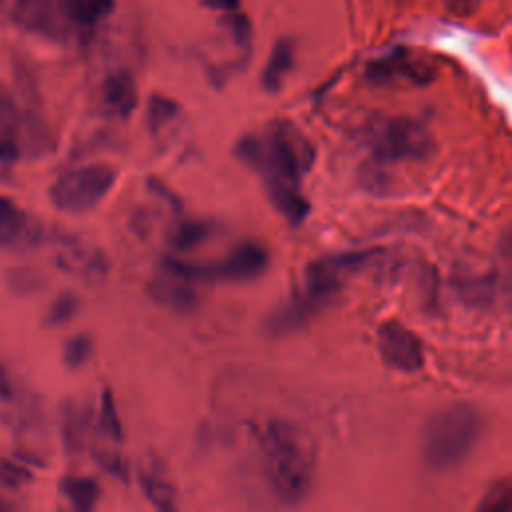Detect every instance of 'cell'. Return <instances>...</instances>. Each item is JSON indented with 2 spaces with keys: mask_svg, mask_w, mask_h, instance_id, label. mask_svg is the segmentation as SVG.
Instances as JSON below:
<instances>
[{
  "mask_svg": "<svg viewBox=\"0 0 512 512\" xmlns=\"http://www.w3.org/2000/svg\"><path fill=\"white\" fill-rule=\"evenodd\" d=\"M214 232L216 226L210 220H184L170 230L168 242L176 252H188L204 244Z\"/></svg>",
  "mask_w": 512,
  "mask_h": 512,
  "instance_id": "d6986e66",
  "label": "cell"
},
{
  "mask_svg": "<svg viewBox=\"0 0 512 512\" xmlns=\"http://www.w3.org/2000/svg\"><path fill=\"white\" fill-rule=\"evenodd\" d=\"M482 434V416L470 404H450L426 420L422 428V458L432 470L462 464Z\"/></svg>",
  "mask_w": 512,
  "mask_h": 512,
  "instance_id": "5b68a950",
  "label": "cell"
},
{
  "mask_svg": "<svg viewBox=\"0 0 512 512\" xmlns=\"http://www.w3.org/2000/svg\"><path fill=\"white\" fill-rule=\"evenodd\" d=\"M32 482V472L26 462L12 460L8 456H0V488L4 490H20Z\"/></svg>",
  "mask_w": 512,
  "mask_h": 512,
  "instance_id": "603a6c76",
  "label": "cell"
},
{
  "mask_svg": "<svg viewBox=\"0 0 512 512\" xmlns=\"http://www.w3.org/2000/svg\"><path fill=\"white\" fill-rule=\"evenodd\" d=\"M148 188H150V192H154L158 198H162L166 204H168V208H172V210H180V200H178V196L164 184V182H160L158 178H148Z\"/></svg>",
  "mask_w": 512,
  "mask_h": 512,
  "instance_id": "83f0119b",
  "label": "cell"
},
{
  "mask_svg": "<svg viewBox=\"0 0 512 512\" xmlns=\"http://www.w3.org/2000/svg\"><path fill=\"white\" fill-rule=\"evenodd\" d=\"M20 144L16 138L10 136H0V162L10 164L20 158Z\"/></svg>",
  "mask_w": 512,
  "mask_h": 512,
  "instance_id": "f1b7e54d",
  "label": "cell"
},
{
  "mask_svg": "<svg viewBox=\"0 0 512 512\" xmlns=\"http://www.w3.org/2000/svg\"><path fill=\"white\" fill-rule=\"evenodd\" d=\"M194 284L196 282L168 268H162V272L148 284V292L152 300L158 302L160 306H166L180 314H188V312H194L200 304V296Z\"/></svg>",
  "mask_w": 512,
  "mask_h": 512,
  "instance_id": "7c38bea8",
  "label": "cell"
},
{
  "mask_svg": "<svg viewBox=\"0 0 512 512\" xmlns=\"http://www.w3.org/2000/svg\"><path fill=\"white\" fill-rule=\"evenodd\" d=\"M114 10V0H16L14 20L54 42L88 38Z\"/></svg>",
  "mask_w": 512,
  "mask_h": 512,
  "instance_id": "277c9868",
  "label": "cell"
},
{
  "mask_svg": "<svg viewBox=\"0 0 512 512\" xmlns=\"http://www.w3.org/2000/svg\"><path fill=\"white\" fill-rule=\"evenodd\" d=\"M480 0H444L446 10H450L456 16H468L478 8Z\"/></svg>",
  "mask_w": 512,
  "mask_h": 512,
  "instance_id": "f546056e",
  "label": "cell"
},
{
  "mask_svg": "<svg viewBox=\"0 0 512 512\" xmlns=\"http://www.w3.org/2000/svg\"><path fill=\"white\" fill-rule=\"evenodd\" d=\"M52 256H54V264L62 272L82 282L98 284L108 274L106 254L98 246H94L92 242L76 234L56 232L52 240Z\"/></svg>",
  "mask_w": 512,
  "mask_h": 512,
  "instance_id": "ba28073f",
  "label": "cell"
},
{
  "mask_svg": "<svg viewBox=\"0 0 512 512\" xmlns=\"http://www.w3.org/2000/svg\"><path fill=\"white\" fill-rule=\"evenodd\" d=\"M178 114H180V106L172 98L162 96V94H152L148 98L146 120H148V128L152 132H160L166 126H170L178 118Z\"/></svg>",
  "mask_w": 512,
  "mask_h": 512,
  "instance_id": "7402d4cb",
  "label": "cell"
},
{
  "mask_svg": "<svg viewBox=\"0 0 512 512\" xmlns=\"http://www.w3.org/2000/svg\"><path fill=\"white\" fill-rule=\"evenodd\" d=\"M262 472L272 494L286 506L304 502L316 478L312 436L290 420H270L260 434Z\"/></svg>",
  "mask_w": 512,
  "mask_h": 512,
  "instance_id": "7a4b0ae2",
  "label": "cell"
},
{
  "mask_svg": "<svg viewBox=\"0 0 512 512\" xmlns=\"http://www.w3.org/2000/svg\"><path fill=\"white\" fill-rule=\"evenodd\" d=\"M0 402L4 404H14L18 402V386H16V380L12 378L10 370L0 364Z\"/></svg>",
  "mask_w": 512,
  "mask_h": 512,
  "instance_id": "4316f807",
  "label": "cell"
},
{
  "mask_svg": "<svg viewBox=\"0 0 512 512\" xmlns=\"http://www.w3.org/2000/svg\"><path fill=\"white\" fill-rule=\"evenodd\" d=\"M138 484L142 494L154 508L162 512H172L178 508L176 488L166 468L156 458H146L138 466Z\"/></svg>",
  "mask_w": 512,
  "mask_h": 512,
  "instance_id": "4fadbf2b",
  "label": "cell"
},
{
  "mask_svg": "<svg viewBox=\"0 0 512 512\" xmlns=\"http://www.w3.org/2000/svg\"><path fill=\"white\" fill-rule=\"evenodd\" d=\"M98 424L102 434L112 440V442H122L124 438V428L122 420L116 408V400L110 388H102L100 392V410H98Z\"/></svg>",
  "mask_w": 512,
  "mask_h": 512,
  "instance_id": "44dd1931",
  "label": "cell"
},
{
  "mask_svg": "<svg viewBox=\"0 0 512 512\" xmlns=\"http://www.w3.org/2000/svg\"><path fill=\"white\" fill-rule=\"evenodd\" d=\"M118 172L110 164H88L64 172L48 190L52 206L66 214H84L96 208L114 188Z\"/></svg>",
  "mask_w": 512,
  "mask_h": 512,
  "instance_id": "8992f818",
  "label": "cell"
},
{
  "mask_svg": "<svg viewBox=\"0 0 512 512\" xmlns=\"http://www.w3.org/2000/svg\"><path fill=\"white\" fill-rule=\"evenodd\" d=\"M60 492L64 498L80 512H90L102 494L100 484L90 478V476H80V474H68L60 482Z\"/></svg>",
  "mask_w": 512,
  "mask_h": 512,
  "instance_id": "ac0fdd59",
  "label": "cell"
},
{
  "mask_svg": "<svg viewBox=\"0 0 512 512\" xmlns=\"http://www.w3.org/2000/svg\"><path fill=\"white\" fill-rule=\"evenodd\" d=\"M6 510H12V504L0 496V512H6Z\"/></svg>",
  "mask_w": 512,
  "mask_h": 512,
  "instance_id": "1f68e13d",
  "label": "cell"
},
{
  "mask_svg": "<svg viewBox=\"0 0 512 512\" xmlns=\"http://www.w3.org/2000/svg\"><path fill=\"white\" fill-rule=\"evenodd\" d=\"M40 236V222L22 210L12 198L0 196V248L28 250L40 242Z\"/></svg>",
  "mask_w": 512,
  "mask_h": 512,
  "instance_id": "8fae6325",
  "label": "cell"
},
{
  "mask_svg": "<svg viewBox=\"0 0 512 512\" xmlns=\"http://www.w3.org/2000/svg\"><path fill=\"white\" fill-rule=\"evenodd\" d=\"M24 132H36L40 136L38 120L32 118V114H28L18 104L8 88L0 86V136H10L18 140V136H24Z\"/></svg>",
  "mask_w": 512,
  "mask_h": 512,
  "instance_id": "9a60e30c",
  "label": "cell"
},
{
  "mask_svg": "<svg viewBox=\"0 0 512 512\" xmlns=\"http://www.w3.org/2000/svg\"><path fill=\"white\" fill-rule=\"evenodd\" d=\"M94 458L96 462L100 464V468H104L110 476H114L116 480L120 482H128L130 478V470H128V462L116 454V452H108V450H96L94 452Z\"/></svg>",
  "mask_w": 512,
  "mask_h": 512,
  "instance_id": "484cf974",
  "label": "cell"
},
{
  "mask_svg": "<svg viewBox=\"0 0 512 512\" xmlns=\"http://www.w3.org/2000/svg\"><path fill=\"white\" fill-rule=\"evenodd\" d=\"M78 308H80V298L72 292H62L48 306V310L44 314V324L46 326H62L76 316Z\"/></svg>",
  "mask_w": 512,
  "mask_h": 512,
  "instance_id": "cb8c5ba5",
  "label": "cell"
},
{
  "mask_svg": "<svg viewBox=\"0 0 512 512\" xmlns=\"http://www.w3.org/2000/svg\"><path fill=\"white\" fill-rule=\"evenodd\" d=\"M378 352L390 368L402 374H414L424 366L422 340L398 320H386L380 324Z\"/></svg>",
  "mask_w": 512,
  "mask_h": 512,
  "instance_id": "9c48e42d",
  "label": "cell"
},
{
  "mask_svg": "<svg viewBox=\"0 0 512 512\" xmlns=\"http://www.w3.org/2000/svg\"><path fill=\"white\" fill-rule=\"evenodd\" d=\"M494 288L500 290V294L506 302V308L512 314V226L500 240Z\"/></svg>",
  "mask_w": 512,
  "mask_h": 512,
  "instance_id": "ffe728a7",
  "label": "cell"
},
{
  "mask_svg": "<svg viewBox=\"0 0 512 512\" xmlns=\"http://www.w3.org/2000/svg\"><path fill=\"white\" fill-rule=\"evenodd\" d=\"M100 94L104 108L118 118H128L138 104L136 80L128 70L110 72L102 82Z\"/></svg>",
  "mask_w": 512,
  "mask_h": 512,
  "instance_id": "5bb4252c",
  "label": "cell"
},
{
  "mask_svg": "<svg viewBox=\"0 0 512 512\" xmlns=\"http://www.w3.org/2000/svg\"><path fill=\"white\" fill-rule=\"evenodd\" d=\"M492 508H498V510H512V490L504 496H500L498 502L492 504Z\"/></svg>",
  "mask_w": 512,
  "mask_h": 512,
  "instance_id": "4dcf8cb0",
  "label": "cell"
},
{
  "mask_svg": "<svg viewBox=\"0 0 512 512\" xmlns=\"http://www.w3.org/2000/svg\"><path fill=\"white\" fill-rule=\"evenodd\" d=\"M292 68H294V42L288 38H280L274 44L268 56V62L262 70V76H260L262 88L270 94L278 92L284 86V80Z\"/></svg>",
  "mask_w": 512,
  "mask_h": 512,
  "instance_id": "2e32d148",
  "label": "cell"
},
{
  "mask_svg": "<svg viewBox=\"0 0 512 512\" xmlns=\"http://www.w3.org/2000/svg\"><path fill=\"white\" fill-rule=\"evenodd\" d=\"M370 260L368 252H346L318 258L306 266L302 288L278 308L270 320L268 328L274 334L290 332L302 326L308 318L330 306L342 292L346 280L364 268Z\"/></svg>",
  "mask_w": 512,
  "mask_h": 512,
  "instance_id": "3957f363",
  "label": "cell"
},
{
  "mask_svg": "<svg viewBox=\"0 0 512 512\" xmlns=\"http://www.w3.org/2000/svg\"><path fill=\"white\" fill-rule=\"evenodd\" d=\"M92 352H94L92 338L88 334H76L70 340H66L62 348V360L70 370H76L92 358Z\"/></svg>",
  "mask_w": 512,
  "mask_h": 512,
  "instance_id": "d4e9b609",
  "label": "cell"
},
{
  "mask_svg": "<svg viewBox=\"0 0 512 512\" xmlns=\"http://www.w3.org/2000/svg\"><path fill=\"white\" fill-rule=\"evenodd\" d=\"M366 76L374 84H424L432 78V66L406 50H394L368 64Z\"/></svg>",
  "mask_w": 512,
  "mask_h": 512,
  "instance_id": "30bf717a",
  "label": "cell"
},
{
  "mask_svg": "<svg viewBox=\"0 0 512 512\" xmlns=\"http://www.w3.org/2000/svg\"><path fill=\"white\" fill-rule=\"evenodd\" d=\"M234 152L262 176L268 200L290 224L308 216L310 202L302 194V180L314 164V146L298 126L276 120L260 134L240 138Z\"/></svg>",
  "mask_w": 512,
  "mask_h": 512,
  "instance_id": "6da1fadb",
  "label": "cell"
},
{
  "mask_svg": "<svg viewBox=\"0 0 512 512\" xmlns=\"http://www.w3.org/2000/svg\"><path fill=\"white\" fill-rule=\"evenodd\" d=\"M60 430H62V442L66 452L72 456L80 454L86 444L88 420H86V412L74 400H66L62 404Z\"/></svg>",
  "mask_w": 512,
  "mask_h": 512,
  "instance_id": "e0dca14e",
  "label": "cell"
},
{
  "mask_svg": "<svg viewBox=\"0 0 512 512\" xmlns=\"http://www.w3.org/2000/svg\"><path fill=\"white\" fill-rule=\"evenodd\" d=\"M430 132L412 118H390L372 130L370 148L384 162L422 160L432 152Z\"/></svg>",
  "mask_w": 512,
  "mask_h": 512,
  "instance_id": "52a82bcc",
  "label": "cell"
}]
</instances>
